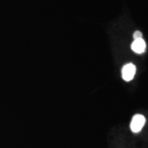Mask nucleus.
Wrapping results in <instances>:
<instances>
[{
    "label": "nucleus",
    "mask_w": 148,
    "mask_h": 148,
    "mask_svg": "<svg viewBox=\"0 0 148 148\" xmlns=\"http://www.w3.org/2000/svg\"><path fill=\"white\" fill-rule=\"evenodd\" d=\"M146 119L142 114H135L132 117L130 128L133 132H139L145 125Z\"/></svg>",
    "instance_id": "f257e3e1"
},
{
    "label": "nucleus",
    "mask_w": 148,
    "mask_h": 148,
    "mask_svg": "<svg viewBox=\"0 0 148 148\" xmlns=\"http://www.w3.org/2000/svg\"><path fill=\"white\" fill-rule=\"evenodd\" d=\"M136 73V66L133 64H127L123 66L122 69L123 79L126 82H130L133 79Z\"/></svg>",
    "instance_id": "f03ea898"
},
{
    "label": "nucleus",
    "mask_w": 148,
    "mask_h": 148,
    "mask_svg": "<svg viewBox=\"0 0 148 148\" xmlns=\"http://www.w3.org/2000/svg\"><path fill=\"white\" fill-rule=\"evenodd\" d=\"M131 48L135 53H143L146 49V42L143 38L134 40V41L131 45Z\"/></svg>",
    "instance_id": "7ed1b4c3"
},
{
    "label": "nucleus",
    "mask_w": 148,
    "mask_h": 148,
    "mask_svg": "<svg viewBox=\"0 0 148 148\" xmlns=\"http://www.w3.org/2000/svg\"><path fill=\"white\" fill-rule=\"evenodd\" d=\"M133 38H134V40L143 38V34H142V32H139V31H137V32H134V34H133Z\"/></svg>",
    "instance_id": "20e7f679"
}]
</instances>
